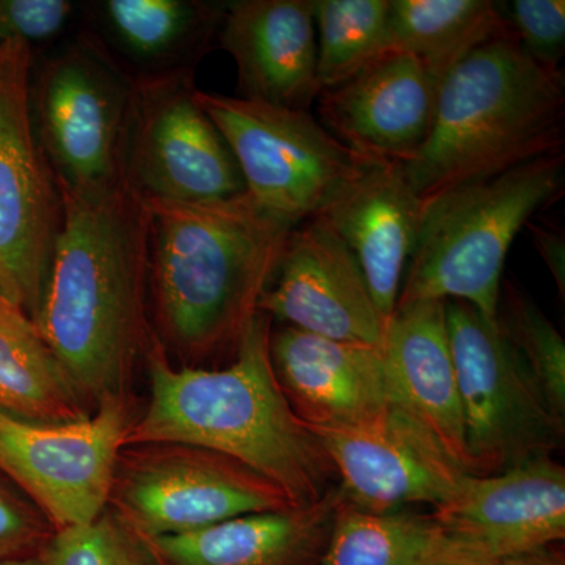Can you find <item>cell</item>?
I'll return each instance as SVG.
<instances>
[{"instance_id": "obj_1", "label": "cell", "mask_w": 565, "mask_h": 565, "mask_svg": "<svg viewBox=\"0 0 565 565\" xmlns=\"http://www.w3.org/2000/svg\"><path fill=\"white\" fill-rule=\"evenodd\" d=\"M62 221L32 322L92 408L128 394L150 343V214L118 180L98 189L58 182Z\"/></svg>"}, {"instance_id": "obj_2", "label": "cell", "mask_w": 565, "mask_h": 565, "mask_svg": "<svg viewBox=\"0 0 565 565\" xmlns=\"http://www.w3.org/2000/svg\"><path fill=\"white\" fill-rule=\"evenodd\" d=\"M270 318L259 311L221 370L174 366L152 333L145 349L150 396L126 445L172 441L247 465L288 494L313 504L333 487L321 441L294 414L270 360Z\"/></svg>"}, {"instance_id": "obj_3", "label": "cell", "mask_w": 565, "mask_h": 565, "mask_svg": "<svg viewBox=\"0 0 565 565\" xmlns=\"http://www.w3.org/2000/svg\"><path fill=\"white\" fill-rule=\"evenodd\" d=\"M145 204L159 343L189 362L236 351L294 226L247 193L210 203Z\"/></svg>"}, {"instance_id": "obj_4", "label": "cell", "mask_w": 565, "mask_h": 565, "mask_svg": "<svg viewBox=\"0 0 565 565\" xmlns=\"http://www.w3.org/2000/svg\"><path fill=\"white\" fill-rule=\"evenodd\" d=\"M561 70L498 36L446 74L429 136L403 170L424 204L471 182L564 152Z\"/></svg>"}, {"instance_id": "obj_5", "label": "cell", "mask_w": 565, "mask_h": 565, "mask_svg": "<svg viewBox=\"0 0 565 565\" xmlns=\"http://www.w3.org/2000/svg\"><path fill=\"white\" fill-rule=\"evenodd\" d=\"M564 152L471 182L424 204L397 305L460 300L498 322L501 277L516 234L564 191Z\"/></svg>"}, {"instance_id": "obj_6", "label": "cell", "mask_w": 565, "mask_h": 565, "mask_svg": "<svg viewBox=\"0 0 565 565\" xmlns=\"http://www.w3.org/2000/svg\"><path fill=\"white\" fill-rule=\"evenodd\" d=\"M195 98L228 145L245 193L294 228L321 215L370 161L307 110L199 90Z\"/></svg>"}, {"instance_id": "obj_7", "label": "cell", "mask_w": 565, "mask_h": 565, "mask_svg": "<svg viewBox=\"0 0 565 565\" xmlns=\"http://www.w3.org/2000/svg\"><path fill=\"white\" fill-rule=\"evenodd\" d=\"M449 345L471 475H494L563 445L565 424L546 405L500 323L471 305L446 302Z\"/></svg>"}, {"instance_id": "obj_8", "label": "cell", "mask_w": 565, "mask_h": 565, "mask_svg": "<svg viewBox=\"0 0 565 565\" xmlns=\"http://www.w3.org/2000/svg\"><path fill=\"white\" fill-rule=\"evenodd\" d=\"M291 505L280 487L247 465L172 441L122 446L109 498L110 511L137 539L188 533Z\"/></svg>"}, {"instance_id": "obj_9", "label": "cell", "mask_w": 565, "mask_h": 565, "mask_svg": "<svg viewBox=\"0 0 565 565\" xmlns=\"http://www.w3.org/2000/svg\"><path fill=\"white\" fill-rule=\"evenodd\" d=\"M32 47L0 43V291L29 319L62 221V196L32 114Z\"/></svg>"}, {"instance_id": "obj_10", "label": "cell", "mask_w": 565, "mask_h": 565, "mask_svg": "<svg viewBox=\"0 0 565 565\" xmlns=\"http://www.w3.org/2000/svg\"><path fill=\"white\" fill-rule=\"evenodd\" d=\"M134 419L128 394L103 397L74 423L25 422L0 411V473L54 531L87 525L109 508L118 455Z\"/></svg>"}, {"instance_id": "obj_11", "label": "cell", "mask_w": 565, "mask_h": 565, "mask_svg": "<svg viewBox=\"0 0 565 565\" xmlns=\"http://www.w3.org/2000/svg\"><path fill=\"white\" fill-rule=\"evenodd\" d=\"M188 77L143 82L132 93L121 178L145 202L210 203L245 193L222 134Z\"/></svg>"}, {"instance_id": "obj_12", "label": "cell", "mask_w": 565, "mask_h": 565, "mask_svg": "<svg viewBox=\"0 0 565 565\" xmlns=\"http://www.w3.org/2000/svg\"><path fill=\"white\" fill-rule=\"evenodd\" d=\"M132 93L88 51L71 50L44 66L32 114L58 182L87 191L121 180Z\"/></svg>"}, {"instance_id": "obj_13", "label": "cell", "mask_w": 565, "mask_h": 565, "mask_svg": "<svg viewBox=\"0 0 565 565\" xmlns=\"http://www.w3.org/2000/svg\"><path fill=\"white\" fill-rule=\"evenodd\" d=\"M308 429L329 456L345 503L360 511L438 508L467 473L394 405L381 418L359 426Z\"/></svg>"}, {"instance_id": "obj_14", "label": "cell", "mask_w": 565, "mask_h": 565, "mask_svg": "<svg viewBox=\"0 0 565 565\" xmlns=\"http://www.w3.org/2000/svg\"><path fill=\"white\" fill-rule=\"evenodd\" d=\"M259 311L303 332L381 345L385 321L359 263L322 217L289 234Z\"/></svg>"}, {"instance_id": "obj_15", "label": "cell", "mask_w": 565, "mask_h": 565, "mask_svg": "<svg viewBox=\"0 0 565 565\" xmlns=\"http://www.w3.org/2000/svg\"><path fill=\"white\" fill-rule=\"evenodd\" d=\"M440 84L414 55L386 52L319 93L323 128L364 158L404 166L429 136Z\"/></svg>"}, {"instance_id": "obj_16", "label": "cell", "mask_w": 565, "mask_h": 565, "mask_svg": "<svg viewBox=\"0 0 565 565\" xmlns=\"http://www.w3.org/2000/svg\"><path fill=\"white\" fill-rule=\"evenodd\" d=\"M446 533L504 557L559 544L565 537V470L539 457L501 473H465L433 514Z\"/></svg>"}, {"instance_id": "obj_17", "label": "cell", "mask_w": 565, "mask_h": 565, "mask_svg": "<svg viewBox=\"0 0 565 565\" xmlns=\"http://www.w3.org/2000/svg\"><path fill=\"white\" fill-rule=\"evenodd\" d=\"M270 360L282 394L307 427L359 426L393 407L381 345L285 326L270 333Z\"/></svg>"}, {"instance_id": "obj_18", "label": "cell", "mask_w": 565, "mask_h": 565, "mask_svg": "<svg viewBox=\"0 0 565 565\" xmlns=\"http://www.w3.org/2000/svg\"><path fill=\"white\" fill-rule=\"evenodd\" d=\"M381 349L394 407L470 473L446 302L397 305Z\"/></svg>"}, {"instance_id": "obj_19", "label": "cell", "mask_w": 565, "mask_h": 565, "mask_svg": "<svg viewBox=\"0 0 565 565\" xmlns=\"http://www.w3.org/2000/svg\"><path fill=\"white\" fill-rule=\"evenodd\" d=\"M423 214L403 166L370 159L318 215L352 252L385 323L396 308Z\"/></svg>"}, {"instance_id": "obj_20", "label": "cell", "mask_w": 565, "mask_h": 565, "mask_svg": "<svg viewBox=\"0 0 565 565\" xmlns=\"http://www.w3.org/2000/svg\"><path fill=\"white\" fill-rule=\"evenodd\" d=\"M222 46L243 98L307 110L321 93L313 0H239L223 10Z\"/></svg>"}, {"instance_id": "obj_21", "label": "cell", "mask_w": 565, "mask_h": 565, "mask_svg": "<svg viewBox=\"0 0 565 565\" xmlns=\"http://www.w3.org/2000/svg\"><path fill=\"white\" fill-rule=\"evenodd\" d=\"M341 500L340 487L333 486L313 504L234 516L139 542L148 565H321Z\"/></svg>"}, {"instance_id": "obj_22", "label": "cell", "mask_w": 565, "mask_h": 565, "mask_svg": "<svg viewBox=\"0 0 565 565\" xmlns=\"http://www.w3.org/2000/svg\"><path fill=\"white\" fill-rule=\"evenodd\" d=\"M0 411L33 423H74L92 414L31 319L0 313Z\"/></svg>"}, {"instance_id": "obj_23", "label": "cell", "mask_w": 565, "mask_h": 565, "mask_svg": "<svg viewBox=\"0 0 565 565\" xmlns=\"http://www.w3.org/2000/svg\"><path fill=\"white\" fill-rule=\"evenodd\" d=\"M509 33L503 2L390 0L392 51L414 55L440 82L471 52Z\"/></svg>"}, {"instance_id": "obj_24", "label": "cell", "mask_w": 565, "mask_h": 565, "mask_svg": "<svg viewBox=\"0 0 565 565\" xmlns=\"http://www.w3.org/2000/svg\"><path fill=\"white\" fill-rule=\"evenodd\" d=\"M321 92L392 51L390 0H313Z\"/></svg>"}, {"instance_id": "obj_25", "label": "cell", "mask_w": 565, "mask_h": 565, "mask_svg": "<svg viewBox=\"0 0 565 565\" xmlns=\"http://www.w3.org/2000/svg\"><path fill=\"white\" fill-rule=\"evenodd\" d=\"M437 526L419 512L373 514L345 503L334 512L321 565H412Z\"/></svg>"}, {"instance_id": "obj_26", "label": "cell", "mask_w": 565, "mask_h": 565, "mask_svg": "<svg viewBox=\"0 0 565 565\" xmlns=\"http://www.w3.org/2000/svg\"><path fill=\"white\" fill-rule=\"evenodd\" d=\"M115 35L140 57L158 58L180 50L222 21L223 10L182 0H109L104 6Z\"/></svg>"}, {"instance_id": "obj_27", "label": "cell", "mask_w": 565, "mask_h": 565, "mask_svg": "<svg viewBox=\"0 0 565 565\" xmlns=\"http://www.w3.org/2000/svg\"><path fill=\"white\" fill-rule=\"evenodd\" d=\"M498 323L526 364L552 414L565 424V343L553 323L519 292H508Z\"/></svg>"}, {"instance_id": "obj_28", "label": "cell", "mask_w": 565, "mask_h": 565, "mask_svg": "<svg viewBox=\"0 0 565 565\" xmlns=\"http://www.w3.org/2000/svg\"><path fill=\"white\" fill-rule=\"evenodd\" d=\"M40 556L44 565H148L139 539L109 508L87 525L55 530Z\"/></svg>"}, {"instance_id": "obj_29", "label": "cell", "mask_w": 565, "mask_h": 565, "mask_svg": "<svg viewBox=\"0 0 565 565\" xmlns=\"http://www.w3.org/2000/svg\"><path fill=\"white\" fill-rule=\"evenodd\" d=\"M509 32L527 57L550 70H561L565 51L564 0L503 2Z\"/></svg>"}, {"instance_id": "obj_30", "label": "cell", "mask_w": 565, "mask_h": 565, "mask_svg": "<svg viewBox=\"0 0 565 565\" xmlns=\"http://www.w3.org/2000/svg\"><path fill=\"white\" fill-rule=\"evenodd\" d=\"M52 534L46 516L0 473V561L40 555Z\"/></svg>"}, {"instance_id": "obj_31", "label": "cell", "mask_w": 565, "mask_h": 565, "mask_svg": "<svg viewBox=\"0 0 565 565\" xmlns=\"http://www.w3.org/2000/svg\"><path fill=\"white\" fill-rule=\"evenodd\" d=\"M73 6L66 0H0V43L52 39L65 28Z\"/></svg>"}, {"instance_id": "obj_32", "label": "cell", "mask_w": 565, "mask_h": 565, "mask_svg": "<svg viewBox=\"0 0 565 565\" xmlns=\"http://www.w3.org/2000/svg\"><path fill=\"white\" fill-rule=\"evenodd\" d=\"M412 565H503V561L473 542L446 533L437 523Z\"/></svg>"}, {"instance_id": "obj_33", "label": "cell", "mask_w": 565, "mask_h": 565, "mask_svg": "<svg viewBox=\"0 0 565 565\" xmlns=\"http://www.w3.org/2000/svg\"><path fill=\"white\" fill-rule=\"evenodd\" d=\"M533 239L535 247L555 278L557 291L565 296V239L564 233L552 232L546 228H534Z\"/></svg>"}, {"instance_id": "obj_34", "label": "cell", "mask_w": 565, "mask_h": 565, "mask_svg": "<svg viewBox=\"0 0 565 565\" xmlns=\"http://www.w3.org/2000/svg\"><path fill=\"white\" fill-rule=\"evenodd\" d=\"M503 565H565L564 553L556 545L504 557Z\"/></svg>"}, {"instance_id": "obj_35", "label": "cell", "mask_w": 565, "mask_h": 565, "mask_svg": "<svg viewBox=\"0 0 565 565\" xmlns=\"http://www.w3.org/2000/svg\"><path fill=\"white\" fill-rule=\"evenodd\" d=\"M0 565H44L40 555L17 557V559L0 561Z\"/></svg>"}, {"instance_id": "obj_36", "label": "cell", "mask_w": 565, "mask_h": 565, "mask_svg": "<svg viewBox=\"0 0 565 565\" xmlns=\"http://www.w3.org/2000/svg\"><path fill=\"white\" fill-rule=\"evenodd\" d=\"M9 310H17V308L11 307V305L9 303V300H7L6 297H3L2 291H0V313H3V311H9ZM18 311H20V310H18Z\"/></svg>"}]
</instances>
